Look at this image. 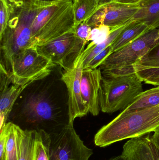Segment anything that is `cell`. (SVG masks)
Returning a JSON list of instances; mask_svg holds the SVG:
<instances>
[{
  "label": "cell",
  "instance_id": "29",
  "mask_svg": "<svg viewBox=\"0 0 159 160\" xmlns=\"http://www.w3.org/2000/svg\"><path fill=\"white\" fill-rule=\"evenodd\" d=\"M10 8L20 7L27 3L31 2L30 0H5Z\"/></svg>",
  "mask_w": 159,
  "mask_h": 160
},
{
  "label": "cell",
  "instance_id": "9",
  "mask_svg": "<svg viewBox=\"0 0 159 160\" xmlns=\"http://www.w3.org/2000/svg\"><path fill=\"white\" fill-rule=\"evenodd\" d=\"M72 3L73 1H67L63 4L32 37L30 48H35L48 43L74 29L75 20Z\"/></svg>",
  "mask_w": 159,
  "mask_h": 160
},
{
  "label": "cell",
  "instance_id": "26",
  "mask_svg": "<svg viewBox=\"0 0 159 160\" xmlns=\"http://www.w3.org/2000/svg\"><path fill=\"white\" fill-rule=\"evenodd\" d=\"M1 1L0 9V36L2 35L7 26L10 15V8L5 0Z\"/></svg>",
  "mask_w": 159,
  "mask_h": 160
},
{
  "label": "cell",
  "instance_id": "22",
  "mask_svg": "<svg viewBox=\"0 0 159 160\" xmlns=\"http://www.w3.org/2000/svg\"><path fill=\"white\" fill-rule=\"evenodd\" d=\"M9 132L5 149V160H18V126L8 122Z\"/></svg>",
  "mask_w": 159,
  "mask_h": 160
},
{
  "label": "cell",
  "instance_id": "31",
  "mask_svg": "<svg viewBox=\"0 0 159 160\" xmlns=\"http://www.w3.org/2000/svg\"><path fill=\"white\" fill-rule=\"evenodd\" d=\"M151 138L159 151V127L154 132V134L151 135Z\"/></svg>",
  "mask_w": 159,
  "mask_h": 160
},
{
  "label": "cell",
  "instance_id": "17",
  "mask_svg": "<svg viewBox=\"0 0 159 160\" xmlns=\"http://www.w3.org/2000/svg\"><path fill=\"white\" fill-rule=\"evenodd\" d=\"M133 20L146 24L151 30L159 28V0H142Z\"/></svg>",
  "mask_w": 159,
  "mask_h": 160
},
{
  "label": "cell",
  "instance_id": "36",
  "mask_svg": "<svg viewBox=\"0 0 159 160\" xmlns=\"http://www.w3.org/2000/svg\"><path fill=\"white\" fill-rule=\"evenodd\" d=\"M108 160H123L121 155L118 156V157H115V158H111V159Z\"/></svg>",
  "mask_w": 159,
  "mask_h": 160
},
{
  "label": "cell",
  "instance_id": "7",
  "mask_svg": "<svg viewBox=\"0 0 159 160\" xmlns=\"http://www.w3.org/2000/svg\"><path fill=\"white\" fill-rule=\"evenodd\" d=\"M49 160H89L93 150L85 145L73 128L66 125L49 134Z\"/></svg>",
  "mask_w": 159,
  "mask_h": 160
},
{
  "label": "cell",
  "instance_id": "10",
  "mask_svg": "<svg viewBox=\"0 0 159 160\" xmlns=\"http://www.w3.org/2000/svg\"><path fill=\"white\" fill-rule=\"evenodd\" d=\"M83 70V60L81 55L72 68L64 70L61 80L65 84L68 92V113L69 124L73 125L77 118L85 116L89 112L88 108L82 98L81 79Z\"/></svg>",
  "mask_w": 159,
  "mask_h": 160
},
{
  "label": "cell",
  "instance_id": "15",
  "mask_svg": "<svg viewBox=\"0 0 159 160\" xmlns=\"http://www.w3.org/2000/svg\"><path fill=\"white\" fill-rule=\"evenodd\" d=\"M150 30L145 23L132 20L111 45L114 52L132 43Z\"/></svg>",
  "mask_w": 159,
  "mask_h": 160
},
{
  "label": "cell",
  "instance_id": "30",
  "mask_svg": "<svg viewBox=\"0 0 159 160\" xmlns=\"http://www.w3.org/2000/svg\"><path fill=\"white\" fill-rule=\"evenodd\" d=\"M153 85L155 86H159V72L155 74L153 77L148 79L145 83Z\"/></svg>",
  "mask_w": 159,
  "mask_h": 160
},
{
  "label": "cell",
  "instance_id": "20",
  "mask_svg": "<svg viewBox=\"0 0 159 160\" xmlns=\"http://www.w3.org/2000/svg\"><path fill=\"white\" fill-rule=\"evenodd\" d=\"M72 7L75 27L87 21L98 6L96 0H74Z\"/></svg>",
  "mask_w": 159,
  "mask_h": 160
},
{
  "label": "cell",
  "instance_id": "21",
  "mask_svg": "<svg viewBox=\"0 0 159 160\" xmlns=\"http://www.w3.org/2000/svg\"><path fill=\"white\" fill-rule=\"evenodd\" d=\"M129 22L127 24L122 25L120 27L116 28L112 31V32L109 35L107 39L102 43L95 46L90 49H85L81 54L82 59L83 60V68L88 64L90 61L93 59L97 54H99L101 52L103 51L105 49L107 48L108 46L112 45V43L115 41V39L118 36L122 30L125 28V26L130 22Z\"/></svg>",
  "mask_w": 159,
  "mask_h": 160
},
{
  "label": "cell",
  "instance_id": "18",
  "mask_svg": "<svg viewBox=\"0 0 159 160\" xmlns=\"http://www.w3.org/2000/svg\"><path fill=\"white\" fill-rule=\"evenodd\" d=\"M37 133V131L23 130L18 126V160H35Z\"/></svg>",
  "mask_w": 159,
  "mask_h": 160
},
{
  "label": "cell",
  "instance_id": "4",
  "mask_svg": "<svg viewBox=\"0 0 159 160\" xmlns=\"http://www.w3.org/2000/svg\"><path fill=\"white\" fill-rule=\"evenodd\" d=\"M143 91V81L135 73L102 76L99 91L100 109L107 113L124 110Z\"/></svg>",
  "mask_w": 159,
  "mask_h": 160
},
{
  "label": "cell",
  "instance_id": "24",
  "mask_svg": "<svg viewBox=\"0 0 159 160\" xmlns=\"http://www.w3.org/2000/svg\"><path fill=\"white\" fill-rule=\"evenodd\" d=\"M117 28L118 27L111 28L102 25L92 28L87 39V42L91 41V42L86 49L91 48L105 41L112 31Z\"/></svg>",
  "mask_w": 159,
  "mask_h": 160
},
{
  "label": "cell",
  "instance_id": "19",
  "mask_svg": "<svg viewBox=\"0 0 159 160\" xmlns=\"http://www.w3.org/2000/svg\"><path fill=\"white\" fill-rule=\"evenodd\" d=\"M159 105V86L141 92L124 110H141Z\"/></svg>",
  "mask_w": 159,
  "mask_h": 160
},
{
  "label": "cell",
  "instance_id": "33",
  "mask_svg": "<svg viewBox=\"0 0 159 160\" xmlns=\"http://www.w3.org/2000/svg\"><path fill=\"white\" fill-rule=\"evenodd\" d=\"M32 2H38L46 3H54L63 1H73L74 0H30Z\"/></svg>",
  "mask_w": 159,
  "mask_h": 160
},
{
  "label": "cell",
  "instance_id": "11",
  "mask_svg": "<svg viewBox=\"0 0 159 160\" xmlns=\"http://www.w3.org/2000/svg\"><path fill=\"white\" fill-rule=\"evenodd\" d=\"M139 9L138 3L115 2L97 8L92 15L85 22L92 28L102 25L116 28L131 21Z\"/></svg>",
  "mask_w": 159,
  "mask_h": 160
},
{
  "label": "cell",
  "instance_id": "14",
  "mask_svg": "<svg viewBox=\"0 0 159 160\" xmlns=\"http://www.w3.org/2000/svg\"><path fill=\"white\" fill-rule=\"evenodd\" d=\"M123 160H157L150 133L130 139L123 146Z\"/></svg>",
  "mask_w": 159,
  "mask_h": 160
},
{
  "label": "cell",
  "instance_id": "35",
  "mask_svg": "<svg viewBox=\"0 0 159 160\" xmlns=\"http://www.w3.org/2000/svg\"><path fill=\"white\" fill-rule=\"evenodd\" d=\"M153 148L154 150V153L156 155V158L157 160H159V151L158 149L157 148V147L155 145L153 142Z\"/></svg>",
  "mask_w": 159,
  "mask_h": 160
},
{
  "label": "cell",
  "instance_id": "34",
  "mask_svg": "<svg viewBox=\"0 0 159 160\" xmlns=\"http://www.w3.org/2000/svg\"><path fill=\"white\" fill-rule=\"evenodd\" d=\"M142 0H116L117 2L123 3L127 4H137Z\"/></svg>",
  "mask_w": 159,
  "mask_h": 160
},
{
  "label": "cell",
  "instance_id": "12",
  "mask_svg": "<svg viewBox=\"0 0 159 160\" xmlns=\"http://www.w3.org/2000/svg\"><path fill=\"white\" fill-rule=\"evenodd\" d=\"M28 85L13 83L10 73L1 68L0 131L7 123L16 101Z\"/></svg>",
  "mask_w": 159,
  "mask_h": 160
},
{
  "label": "cell",
  "instance_id": "23",
  "mask_svg": "<svg viewBox=\"0 0 159 160\" xmlns=\"http://www.w3.org/2000/svg\"><path fill=\"white\" fill-rule=\"evenodd\" d=\"M38 132L36 146L35 160H49V144L50 138L47 132L41 130Z\"/></svg>",
  "mask_w": 159,
  "mask_h": 160
},
{
  "label": "cell",
  "instance_id": "8",
  "mask_svg": "<svg viewBox=\"0 0 159 160\" xmlns=\"http://www.w3.org/2000/svg\"><path fill=\"white\" fill-rule=\"evenodd\" d=\"M159 45V28L150 30L132 43L113 52L100 68L104 71L132 67Z\"/></svg>",
  "mask_w": 159,
  "mask_h": 160
},
{
  "label": "cell",
  "instance_id": "5",
  "mask_svg": "<svg viewBox=\"0 0 159 160\" xmlns=\"http://www.w3.org/2000/svg\"><path fill=\"white\" fill-rule=\"evenodd\" d=\"M56 65L35 48H28L13 57L10 73L12 83L30 86L50 75Z\"/></svg>",
  "mask_w": 159,
  "mask_h": 160
},
{
  "label": "cell",
  "instance_id": "1",
  "mask_svg": "<svg viewBox=\"0 0 159 160\" xmlns=\"http://www.w3.org/2000/svg\"><path fill=\"white\" fill-rule=\"evenodd\" d=\"M159 127V105L126 111L102 127L94 136L96 146L106 147L117 142L144 136Z\"/></svg>",
  "mask_w": 159,
  "mask_h": 160
},
{
  "label": "cell",
  "instance_id": "3",
  "mask_svg": "<svg viewBox=\"0 0 159 160\" xmlns=\"http://www.w3.org/2000/svg\"><path fill=\"white\" fill-rule=\"evenodd\" d=\"M60 110L48 91L42 89L27 97L21 112L10 122L23 130H43L50 134L69 124V117Z\"/></svg>",
  "mask_w": 159,
  "mask_h": 160
},
{
  "label": "cell",
  "instance_id": "27",
  "mask_svg": "<svg viewBox=\"0 0 159 160\" xmlns=\"http://www.w3.org/2000/svg\"><path fill=\"white\" fill-rule=\"evenodd\" d=\"M92 28L87 24L86 22L79 23L76 27H74L75 33L76 35L82 40L87 43V39Z\"/></svg>",
  "mask_w": 159,
  "mask_h": 160
},
{
  "label": "cell",
  "instance_id": "2",
  "mask_svg": "<svg viewBox=\"0 0 159 160\" xmlns=\"http://www.w3.org/2000/svg\"><path fill=\"white\" fill-rule=\"evenodd\" d=\"M51 3L33 2L10 8L7 26L0 36L1 67L10 73L13 57L30 48L31 26L35 18L45 7Z\"/></svg>",
  "mask_w": 159,
  "mask_h": 160
},
{
  "label": "cell",
  "instance_id": "28",
  "mask_svg": "<svg viewBox=\"0 0 159 160\" xmlns=\"http://www.w3.org/2000/svg\"><path fill=\"white\" fill-rule=\"evenodd\" d=\"M9 132L8 122L0 131V160H5V149Z\"/></svg>",
  "mask_w": 159,
  "mask_h": 160
},
{
  "label": "cell",
  "instance_id": "6",
  "mask_svg": "<svg viewBox=\"0 0 159 160\" xmlns=\"http://www.w3.org/2000/svg\"><path fill=\"white\" fill-rule=\"evenodd\" d=\"M87 44L76 35L73 29L54 40L34 48L56 65L67 70L73 67Z\"/></svg>",
  "mask_w": 159,
  "mask_h": 160
},
{
  "label": "cell",
  "instance_id": "13",
  "mask_svg": "<svg viewBox=\"0 0 159 160\" xmlns=\"http://www.w3.org/2000/svg\"><path fill=\"white\" fill-rule=\"evenodd\" d=\"M102 79L100 68L83 69L81 79L82 98L88 108L89 112L96 116L100 113L99 91Z\"/></svg>",
  "mask_w": 159,
  "mask_h": 160
},
{
  "label": "cell",
  "instance_id": "32",
  "mask_svg": "<svg viewBox=\"0 0 159 160\" xmlns=\"http://www.w3.org/2000/svg\"><path fill=\"white\" fill-rule=\"evenodd\" d=\"M98 7L103 6L115 2L116 0H96Z\"/></svg>",
  "mask_w": 159,
  "mask_h": 160
},
{
  "label": "cell",
  "instance_id": "16",
  "mask_svg": "<svg viewBox=\"0 0 159 160\" xmlns=\"http://www.w3.org/2000/svg\"><path fill=\"white\" fill-rule=\"evenodd\" d=\"M134 72L143 82L159 72V45L133 65Z\"/></svg>",
  "mask_w": 159,
  "mask_h": 160
},
{
  "label": "cell",
  "instance_id": "25",
  "mask_svg": "<svg viewBox=\"0 0 159 160\" xmlns=\"http://www.w3.org/2000/svg\"><path fill=\"white\" fill-rule=\"evenodd\" d=\"M113 52L114 51L113 47L111 45L108 46L107 48L91 59L88 64L83 68V69H94L98 68Z\"/></svg>",
  "mask_w": 159,
  "mask_h": 160
}]
</instances>
